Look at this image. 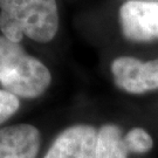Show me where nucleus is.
<instances>
[{
	"label": "nucleus",
	"instance_id": "nucleus-1",
	"mask_svg": "<svg viewBox=\"0 0 158 158\" xmlns=\"http://www.w3.org/2000/svg\"><path fill=\"white\" fill-rule=\"evenodd\" d=\"M59 12L55 0H0V31L20 44L23 36L46 44L55 38Z\"/></svg>",
	"mask_w": 158,
	"mask_h": 158
},
{
	"label": "nucleus",
	"instance_id": "nucleus-2",
	"mask_svg": "<svg viewBox=\"0 0 158 158\" xmlns=\"http://www.w3.org/2000/svg\"><path fill=\"white\" fill-rule=\"evenodd\" d=\"M52 82V74L39 59L0 35V85L4 90L21 98H36Z\"/></svg>",
	"mask_w": 158,
	"mask_h": 158
},
{
	"label": "nucleus",
	"instance_id": "nucleus-3",
	"mask_svg": "<svg viewBox=\"0 0 158 158\" xmlns=\"http://www.w3.org/2000/svg\"><path fill=\"white\" fill-rule=\"evenodd\" d=\"M114 82L121 90L141 95L158 90V57L142 61L132 56L116 57L110 66Z\"/></svg>",
	"mask_w": 158,
	"mask_h": 158
},
{
	"label": "nucleus",
	"instance_id": "nucleus-4",
	"mask_svg": "<svg viewBox=\"0 0 158 158\" xmlns=\"http://www.w3.org/2000/svg\"><path fill=\"white\" fill-rule=\"evenodd\" d=\"M123 35L130 41L148 42L158 39V2L129 0L119 8Z\"/></svg>",
	"mask_w": 158,
	"mask_h": 158
},
{
	"label": "nucleus",
	"instance_id": "nucleus-5",
	"mask_svg": "<svg viewBox=\"0 0 158 158\" xmlns=\"http://www.w3.org/2000/svg\"><path fill=\"white\" fill-rule=\"evenodd\" d=\"M97 135L94 125H70L56 136L44 158H95Z\"/></svg>",
	"mask_w": 158,
	"mask_h": 158
},
{
	"label": "nucleus",
	"instance_id": "nucleus-6",
	"mask_svg": "<svg viewBox=\"0 0 158 158\" xmlns=\"http://www.w3.org/2000/svg\"><path fill=\"white\" fill-rule=\"evenodd\" d=\"M41 134L27 123L0 128V158H36Z\"/></svg>",
	"mask_w": 158,
	"mask_h": 158
},
{
	"label": "nucleus",
	"instance_id": "nucleus-7",
	"mask_svg": "<svg viewBox=\"0 0 158 158\" xmlns=\"http://www.w3.org/2000/svg\"><path fill=\"white\" fill-rule=\"evenodd\" d=\"M123 132L114 123L103 124L98 129L95 158H128L129 151L125 147Z\"/></svg>",
	"mask_w": 158,
	"mask_h": 158
},
{
	"label": "nucleus",
	"instance_id": "nucleus-8",
	"mask_svg": "<svg viewBox=\"0 0 158 158\" xmlns=\"http://www.w3.org/2000/svg\"><path fill=\"white\" fill-rule=\"evenodd\" d=\"M124 144L129 153L145 155L153 149V138L151 134L141 127L129 129L123 136Z\"/></svg>",
	"mask_w": 158,
	"mask_h": 158
},
{
	"label": "nucleus",
	"instance_id": "nucleus-9",
	"mask_svg": "<svg viewBox=\"0 0 158 158\" xmlns=\"http://www.w3.org/2000/svg\"><path fill=\"white\" fill-rule=\"evenodd\" d=\"M20 108L19 97L8 91L0 89V125L11 118Z\"/></svg>",
	"mask_w": 158,
	"mask_h": 158
}]
</instances>
